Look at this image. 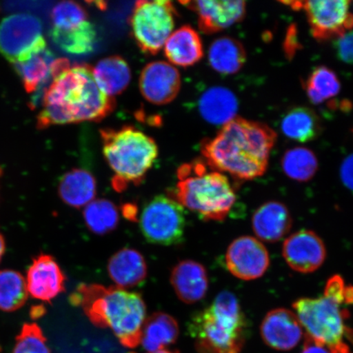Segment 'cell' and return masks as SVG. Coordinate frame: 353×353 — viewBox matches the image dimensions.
I'll return each instance as SVG.
<instances>
[{"label": "cell", "mask_w": 353, "mask_h": 353, "mask_svg": "<svg viewBox=\"0 0 353 353\" xmlns=\"http://www.w3.org/2000/svg\"><path fill=\"white\" fill-rule=\"evenodd\" d=\"M292 217L288 208L281 202L265 203L255 211L252 227L259 240L274 243L279 241L290 231Z\"/></svg>", "instance_id": "19"}, {"label": "cell", "mask_w": 353, "mask_h": 353, "mask_svg": "<svg viewBox=\"0 0 353 353\" xmlns=\"http://www.w3.org/2000/svg\"><path fill=\"white\" fill-rule=\"evenodd\" d=\"M237 101L232 92L223 87H212L199 100L201 117L212 125H225L235 118Z\"/></svg>", "instance_id": "23"}, {"label": "cell", "mask_w": 353, "mask_h": 353, "mask_svg": "<svg viewBox=\"0 0 353 353\" xmlns=\"http://www.w3.org/2000/svg\"><path fill=\"white\" fill-rule=\"evenodd\" d=\"M341 175L343 184L353 192V154L343 162Z\"/></svg>", "instance_id": "37"}, {"label": "cell", "mask_w": 353, "mask_h": 353, "mask_svg": "<svg viewBox=\"0 0 353 353\" xmlns=\"http://www.w3.org/2000/svg\"><path fill=\"white\" fill-rule=\"evenodd\" d=\"M176 13L174 3L167 0L135 3L130 25L141 51L154 56L161 50L173 32Z\"/></svg>", "instance_id": "8"}, {"label": "cell", "mask_w": 353, "mask_h": 353, "mask_svg": "<svg viewBox=\"0 0 353 353\" xmlns=\"http://www.w3.org/2000/svg\"><path fill=\"white\" fill-rule=\"evenodd\" d=\"M287 43L285 44V52L288 55H293L294 52L297 50L298 39L296 32L294 28H290L288 35H287Z\"/></svg>", "instance_id": "39"}, {"label": "cell", "mask_w": 353, "mask_h": 353, "mask_svg": "<svg viewBox=\"0 0 353 353\" xmlns=\"http://www.w3.org/2000/svg\"><path fill=\"white\" fill-rule=\"evenodd\" d=\"M108 274L119 288L128 290L143 284L148 276L147 263L134 249L119 250L109 259Z\"/></svg>", "instance_id": "20"}, {"label": "cell", "mask_w": 353, "mask_h": 353, "mask_svg": "<svg viewBox=\"0 0 353 353\" xmlns=\"http://www.w3.org/2000/svg\"><path fill=\"white\" fill-rule=\"evenodd\" d=\"M301 353H332L327 347L306 336Z\"/></svg>", "instance_id": "38"}, {"label": "cell", "mask_w": 353, "mask_h": 353, "mask_svg": "<svg viewBox=\"0 0 353 353\" xmlns=\"http://www.w3.org/2000/svg\"><path fill=\"white\" fill-rule=\"evenodd\" d=\"M334 50L339 60L353 64V30L335 39Z\"/></svg>", "instance_id": "36"}, {"label": "cell", "mask_w": 353, "mask_h": 353, "mask_svg": "<svg viewBox=\"0 0 353 353\" xmlns=\"http://www.w3.org/2000/svg\"><path fill=\"white\" fill-rule=\"evenodd\" d=\"M165 54L175 65L189 68L196 64L204 57L200 35L191 26H183L167 39Z\"/></svg>", "instance_id": "21"}, {"label": "cell", "mask_w": 353, "mask_h": 353, "mask_svg": "<svg viewBox=\"0 0 353 353\" xmlns=\"http://www.w3.org/2000/svg\"><path fill=\"white\" fill-rule=\"evenodd\" d=\"M70 301L81 307L92 324L112 330L123 346L141 343L147 307L139 294L117 286L81 284Z\"/></svg>", "instance_id": "3"}, {"label": "cell", "mask_w": 353, "mask_h": 353, "mask_svg": "<svg viewBox=\"0 0 353 353\" xmlns=\"http://www.w3.org/2000/svg\"><path fill=\"white\" fill-rule=\"evenodd\" d=\"M170 282L176 296L188 304L201 301L209 288L206 269L193 260H183L176 264L172 270Z\"/></svg>", "instance_id": "18"}, {"label": "cell", "mask_w": 353, "mask_h": 353, "mask_svg": "<svg viewBox=\"0 0 353 353\" xmlns=\"http://www.w3.org/2000/svg\"><path fill=\"white\" fill-rule=\"evenodd\" d=\"M281 166L284 173L290 179L303 183L314 176L319 169V161L311 150L295 148L284 154Z\"/></svg>", "instance_id": "33"}, {"label": "cell", "mask_w": 353, "mask_h": 353, "mask_svg": "<svg viewBox=\"0 0 353 353\" xmlns=\"http://www.w3.org/2000/svg\"><path fill=\"white\" fill-rule=\"evenodd\" d=\"M281 130L290 139L299 143L314 140L321 134L320 118L308 108H294L287 112L281 121Z\"/></svg>", "instance_id": "27"}, {"label": "cell", "mask_w": 353, "mask_h": 353, "mask_svg": "<svg viewBox=\"0 0 353 353\" xmlns=\"http://www.w3.org/2000/svg\"><path fill=\"white\" fill-rule=\"evenodd\" d=\"M47 47L41 21L29 13H17L0 23V52L12 63L25 61Z\"/></svg>", "instance_id": "10"}, {"label": "cell", "mask_w": 353, "mask_h": 353, "mask_svg": "<svg viewBox=\"0 0 353 353\" xmlns=\"http://www.w3.org/2000/svg\"><path fill=\"white\" fill-rule=\"evenodd\" d=\"M350 4L348 0L302 1L312 37L317 41H328L353 30Z\"/></svg>", "instance_id": "11"}, {"label": "cell", "mask_w": 353, "mask_h": 353, "mask_svg": "<svg viewBox=\"0 0 353 353\" xmlns=\"http://www.w3.org/2000/svg\"><path fill=\"white\" fill-rule=\"evenodd\" d=\"M188 329L199 353H241L247 321L235 295L223 291L209 307L192 316Z\"/></svg>", "instance_id": "6"}, {"label": "cell", "mask_w": 353, "mask_h": 353, "mask_svg": "<svg viewBox=\"0 0 353 353\" xmlns=\"http://www.w3.org/2000/svg\"><path fill=\"white\" fill-rule=\"evenodd\" d=\"M130 353H134V352H130Z\"/></svg>", "instance_id": "44"}, {"label": "cell", "mask_w": 353, "mask_h": 353, "mask_svg": "<svg viewBox=\"0 0 353 353\" xmlns=\"http://www.w3.org/2000/svg\"><path fill=\"white\" fill-rule=\"evenodd\" d=\"M350 304L353 286L335 275L328 280L321 296L299 299L293 308L307 336L332 353H353V330L347 324L350 313L344 308Z\"/></svg>", "instance_id": "4"}, {"label": "cell", "mask_w": 353, "mask_h": 353, "mask_svg": "<svg viewBox=\"0 0 353 353\" xmlns=\"http://www.w3.org/2000/svg\"><path fill=\"white\" fill-rule=\"evenodd\" d=\"M178 322L164 312H156L145 320L141 343L149 353L164 350L179 337Z\"/></svg>", "instance_id": "25"}, {"label": "cell", "mask_w": 353, "mask_h": 353, "mask_svg": "<svg viewBox=\"0 0 353 353\" xmlns=\"http://www.w3.org/2000/svg\"><path fill=\"white\" fill-rule=\"evenodd\" d=\"M86 227L98 236H105L118 226L120 214L116 205L107 199L94 200L83 212Z\"/></svg>", "instance_id": "30"}, {"label": "cell", "mask_w": 353, "mask_h": 353, "mask_svg": "<svg viewBox=\"0 0 353 353\" xmlns=\"http://www.w3.org/2000/svg\"><path fill=\"white\" fill-rule=\"evenodd\" d=\"M246 61L244 46L237 39L222 37L211 43L209 63L216 72L232 74L240 72Z\"/></svg>", "instance_id": "26"}, {"label": "cell", "mask_w": 353, "mask_h": 353, "mask_svg": "<svg viewBox=\"0 0 353 353\" xmlns=\"http://www.w3.org/2000/svg\"><path fill=\"white\" fill-rule=\"evenodd\" d=\"M139 225L145 239L152 244H179L186 228L184 208L170 196H154L143 207Z\"/></svg>", "instance_id": "9"}, {"label": "cell", "mask_w": 353, "mask_h": 353, "mask_svg": "<svg viewBox=\"0 0 353 353\" xmlns=\"http://www.w3.org/2000/svg\"><path fill=\"white\" fill-rule=\"evenodd\" d=\"M282 254L286 263L294 271L311 273L324 263L326 249L323 241L316 233L301 230L286 238Z\"/></svg>", "instance_id": "14"}, {"label": "cell", "mask_w": 353, "mask_h": 353, "mask_svg": "<svg viewBox=\"0 0 353 353\" xmlns=\"http://www.w3.org/2000/svg\"><path fill=\"white\" fill-rule=\"evenodd\" d=\"M12 353H51L43 331L37 323H26L16 338Z\"/></svg>", "instance_id": "35"}, {"label": "cell", "mask_w": 353, "mask_h": 353, "mask_svg": "<svg viewBox=\"0 0 353 353\" xmlns=\"http://www.w3.org/2000/svg\"><path fill=\"white\" fill-rule=\"evenodd\" d=\"M6 239H4V237L2 235V233L0 232V262H1L3 255H4V254H6Z\"/></svg>", "instance_id": "42"}, {"label": "cell", "mask_w": 353, "mask_h": 353, "mask_svg": "<svg viewBox=\"0 0 353 353\" xmlns=\"http://www.w3.org/2000/svg\"><path fill=\"white\" fill-rule=\"evenodd\" d=\"M309 100L319 105L334 98L341 92V85L337 74L325 65L317 66L303 83Z\"/></svg>", "instance_id": "31"}, {"label": "cell", "mask_w": 353, "mask_h": 353, "mask_svg": "<svg viewBox=\"0 0 353 353\" xmlns=\"http://www.w3.org/2000/svg\"><path fill=\"white\" fill-rule=\"evenodd\" d=\"M50 35L61 50L74 55L90 54L94 51L97 41V32L90 20L70 30L52 28Z\"/></svg>", "instance_id": "29"}, {"label": "cell", "mask_w": 353, "mask_h": 353, "mask_svg": "<svg viewBox=\"0 0 353 353\" xmlns=\"http://www.w3.org/2000/svg\"><path fill=\"white\" fill-rule=\"evenodd\" d=\"M97 85L109 97L121 94L129 86L131 70L120 56L105 57L92 68Z\"/></svg>", "instance_id": "24"}, {"label": "cell", "mask_w": 353, "mask_h": 353, "mask_svg": "<svg viewBox=\"0 0 353 353\" xmlns=\"http://www.w3.org/2000/svg\"><path fill=\"white\" fill-rule=\"evenodd\" d=\"M54 54L47 47L33 52L29 59L15 63L26 92H34L51 78Z\"/></svg>", "instance_id": "28"}, {"label": "cell", "mask_w": 353, "mask_h": 353, "mask_svg": "<svg viewBox=\"0 0 353 353\" xmlns=\"http://www.w3.org/2000/svg\"><path fill=\"white\" fill-rule=\"evenodd\" d=\"M139 88L141 94L150 103L157 105L169 104L180 91V74L174 65L166 61H152L142 70Z\"/></svg>", "instance_id": "13"}, {"label": "cell", "mask_w": 353, "mask_h": 353, "mask_svg": "<svg viewBox=\"0 0 353 353\" xmlns=\"http://www.w3.org/2000/svg\"><path fill=\"white\" fill-rule=\"evenodd\" d=\"M228 271L243 281H253L263 276L270 265L268 251L257 238L249 236L236 238L226 254Z\"/></svg>", "instance_id": "12"}, {"label": "cell", "mask_w": 353, "mask_h": 353, "mask_svg": "<svg viewBox=\"0 0 353 353\" xmlns=\"http://www.w3.org/2000/svg\"><path fill=\"white\" fill-rule=\"evenodd\" d=\"M176 176L171 198L202 219L221 222L227 218L236 195L226 175L209 170L205 161L197 159L181 165Z\"/></svg>", "instance_id": "5"}, {"label": "cell", "mask_w": 353, "mask_h": 353, "mask_svg": "<svg viewBox=\"0 0 353 353\" xmlns=\"http://www.w3.org/2000/svg\"><path fill=\"white\" fill-rule=\"evenodd\" d=\"M44 313H46V308H44L43 306L34 307L32 312H30L33 319H39V317L42 316Z\"/></svg>", "instance_id": "41"}, {"label": "cell", "mask_w": 353, "mask_h": 353, "mask_svg": "<svg viewBox=\"0 0 353 353\" xmlns=\"http://www.w3.org/2000/svg\"><path fill=\"white\" fill-rule=\"evenodd\" d=\"M260 333L268 347L289 351L296 347L303 336V328L294 312L276 308L264 317Z\"/></svg>", "instance_id": "16"}, {"label": "cell", "mask_w": 353, "mask_h": 353, "mask_svg": "<svg viewBox=\"0 0 353 353\" xmlns=\"http://www.w3.org/2000/svg\"><path fill=\"white\" fill-rule=\"evenodd\" d=\"M51 79L37 118L39 130L68 123L99 122L116 108V100L97 85L90 65H72L68 59H55Z\"/></svg>", "instance_id": "1"}, {"label": "cell", "mask_w": 353, "mask_h": 353, "mask_svg": "<svg viewBox=\"0 0 353 353\" xmlns=\"http://www.w3.org/2000/svg\"><path fill=\"white\" fill-rule=\"evenodd\" d=\"M26 282L30 296L50 303L64 292L65 277L54 257L41 254L30 265Z\"/></svg>", "instance_id": "17"}, {"label": "cell", "mask_w": 353, "mask_h": 353, "mask_svg": "<svg viewBox=\"0 0 353 353\" xmlns=\"http://www.w3.org/2000/svg\"><path fill=\"white\" fill-rule=\"evenodd\" d=\"M123 214L125 215L127 219L130 220H134V218L137 214L136 207L132 206V205H127L123 207Z\"/></svg>", "instance_id": "40"}, {"label": "cell", "mask_w": 353, "mask_h": 353, "mask_svg": "<svg viewBox=\"0 0 353 353\" xmlns=\"http://www.w3.org/2000/svg\"><path fill=\"white\" fill-rule=\"evenodd\" d=\"M276 139V132L264 123L236 117L214 138L203 140L201 151L211 170L253 180L266 172Z\"/></svg>", "instance_id": "2"}, {"label": "cell", "mask_w": 353, "mask_h": 353, "mask_svg": "<svg viewBox=\"0 0 353 353\" xmlns=\"http://www.w3.org/2000/svg\"><path fill=\"white\" fill-rule=\"evenodd\" d=\"M105 161L114 172L112 187L118 192L143 182L158 157V147L151 137L134 126L100 130Z\"/></svg>", "instance_id": "7"}, {"label": "cell", "mask_w": 353, "mask_h": 353, "mask_svg": "<svg viewBox=\"0 0 353 353\" xmlns=\"http://www.w3.org/2000/svg\"><path fill=\"white\" fill-rule=\"evenodd\" d=\"M59 193L65 204L74 209H81L94 201L97 182L90 172L73 169L60 179Z\"/></svg>", "instance_id": "22"}, {"label": "cell", "mask_w": 353, "mask_h": 353, "mask_svg": "<svg viewBox=\"0 0 353 353\" xmlns=\"http://www.w3.org/2000/svg\"><path fill=\"white\" fill-rule=\"evenodd\" d=\"M180 3L196 13L199 29L207 34L222 32L241 21L245 15L244 1L201 0Z\"/></svg>", "instance_id": "15"}, {"label": "cell", "mask_w": 353, "mask_h": 353, "mask_svg": "<svg viewBox=\"0 0 353 353\" xmlns=\"http://www.w3.org/2000/svg\"><path fill=\"white\" fill-rule=\"evenodd\" d=\"M28 296L26 279L20 272L12 269L0 270V310H19L25 305Z\"/></svg>", "instance_id": "32"}, {"label": "cell", "mask_w": 353, "mask_h": 353, "mask_svg": "<svg viewBox=\"0 0 353 353\" xmlns=\"http://www.w3.org/2000/svg\"><path fill=\"white\" fill-rule=\"evenodd\" d=\"M52 21L54 29L70 30L88 21V12L77 2L63 1L52 8Z\"/></svg>", "instance_id": "34"}, {"label": "cell", "mask_w": 353, "mask_h": 353, "mask_svg": "<svg viewBox=\"0 0 353 353\" xmlns=\"http://www.w3.org/2000/svg\"><path fill=\"white\" fill-rule=\"evenodd\" d=\"M152 353H179V352H172V351L164 350L157 351V352H152Z\"/></svg>", "instance_id": "43"}]
</instances>
